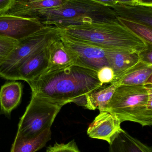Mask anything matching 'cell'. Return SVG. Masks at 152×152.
<instances>
[{
	"mask_svg": "<svg viewBox=\"0 0 152 152\" xmlns=\"http://www.w3.org/2000/svg\"><path fill=\"white\" fill-rule=\"evenodd\" d=\"M27 82L32 93L61 107L75 103L85 107L87 96L102 85L96 71L76 65L44 72Z\"/></svg>",
	"mask_w": 152,
	"mask_h": 152,
	"instance_id": "obj_1",
	"label": "cell"
},
{
	"mask_svg": "<svg viewBox=\"0 0 152 152\" xmlns=\"http://www.w3.org/2000/svg\"><path fill=\"white\" fill-rule=\"evenodd\" d=\"M60 29L65 35L102 49L138 53L147 45L118 21L87 22Z\"/></svg>",
	"mask_w": 152,
	"mask_h": 152,
	"instance_id": "obj_2",
	"label": "cell"
},
{
	"mask_svg": "<svg viewBox=\"0 0 152 152\" xmlns=\"http://www.w3.org/2000/svg\"><path fill=\"white\" fill-rule=\"evenodd\" d=\"M37 18L44 26L59 28L87 22L118 21L110 7L90 0H68L59 7L40 12Z\"/></svg>",
	"mask_w": 152,
	"mask_h": 152,
	"instance_id": "obj_3",
	"label": "cell"
},
{
	"mask_svg": "<svg viewBox=\"0 0 152 152\" xmlns=\"http://www.w3.org/2000/svg\"><path fill=\"white\" fill-rule=\"evenodd\" d=\"M152 85L122 86L116 90L104 111L122 123L130 121L142 126L152 125Z\"/></svg>",
	"mask_w": 152,
	"mask_h": 152,
	"instance_id": "obj_4",
	"label": "cell"
},
{
	"mask_svg": "<svg viewBox=\"0 0 152 152\" xmlns=\"http://www.w3.org/2000/svg\"><path fill=\"white\" fill-rule=\"evenodd\" d=\"M62 107L32 93L30 102L20 120L16 137L33 138L51 129Z\"/></svg>",
	"mask_w": 152,
	"mask_h": 152,
	"instance_id": "obj_5",
	"label": "cell"
},
{
	"mask_svg": "<svg viewBox=\"0 0 152 152\" xmlns=\"http://www.w3.org/2000/svg\"><path fill=\"white\" fill-rule=\"evenodd\" d=\"M60 38L59 28L44 26L37 32L19 41L5 62L0 66V77L5 79L36 51Z\"/></svg>",
	"mask_w": 152,
	"mask_h": 152,
	"instance_id": "obj_6",
	"label": "cell"
},
{
	"mask_svg": "<svg viewBox=\"0 0 152 152\" xmlns=\"http://www.w3.org/2000/svg\"><path fill=\"white\" fill-rule=\"evenodd\" d=\"M60 36L73 65L96 72L103 67L109 66L103 49L65 35L60 33Z\"/></svg>",
	"mask_w": 152,
	"mask_h": 152,
	"instance_id": "obj_7",
	"label": "cell"
},
{
	"mask_svg": "<svg viewBox=\"0 0 152 152\" xmlns=\"http://www.w3.org/2000/svg\"><path fill=\"white\" fill-rule=\"evenodd\" d=\"M43 25L38 18L0 14V37L19 41L40 30Z\"/></svg>",
	"mask_w": 152,
	"mask_h": 152,
	"instance_id": "obj_8",
	"label": "cell"
},
{
	"mask_svg": "<svg viewBox=\"0 0 152 152\" xmlns=\"http://www.w3.org/2000/svg\"><path fill=\"white\" fill-rule=\"evenodd\" d=\"M51 43L43 46L36 51L5 79L12 80H22L28 82L35 79L44 73L48 68L49 48Z\"/></svg>",
	"mask_w": 152,
	"mask_h": 152,
	"instance_id": "obj_9",
	"label": "cell"
},
{
	"mask_svg": "<svg viewBox=\"0 0 152 152\" xmlns=\"http://www.w3.org/2000/svg\"><path fill=\"white\" fill-rule=\"evenodd\" d=\"M121 123L113 114L108 112H100L88 126L87 134L91 138L104 140L110 145L123 130Z\"/></svg>",
	"mask_w": 152,
	"mask_h": 152,
	"instance_id": "obj_10",
	"label": "cell"
},
{
	"mask_svg": "<svg viewBox=\"0 0 152 152\" xmlns=\"http://www.w3.org/2000/svg\"><path fill=\"white\" fill-rule=\"evenodd\" d=\"M152 65L142 61L114 79L111 84L116 88L122 86L152 85Z\"/></svg>",
	"mask_w": 152,
	"mask_h": 152,
	"instance_id": "obj_11",
	"label": "cell"
},
{
	"mask_svg": "<svg viewBox=\"0 0 152 152\" xmlns=\"http://www.w3.org/2000/svg\"><path fill=\"white\" fill-rule=\"evenodd\" d=\"M109 7L117 18H122L152 27V5L139 3H117Z\"/></svg>",
	"mask_w": 152,
	"mask_h": 152,
	"instance_id": "obj_12",
	"label": "cell"
},
{
	"mask_svg": "<svg viewBox=\"0 0 152 152\" xmlns=\"http://www.w3.org/2000/svg\"><path fill=\"white\" fill-rule=\"evenodd\" d=\"M68 0H17L8 13L15 16L37 18L40 12L59 7Z\"/></svg>",
	"mask_w": 152,
	"mask_h": 152,
	"instance_id": "obj_13",
	"label": "cell"
},
{
	"mask_svg": "<svg viewBox=\"0 0 152 152\" xmlns=\"http://www.w3.org/2000/svg\"><path fill=\"white\" fill-rule=\"evenodd\" d=\"M103 50L105 51L108 65L113 70L115 78L141 61L138 53H136L120 50Z\"/></svg>",
	"mask_w": 152,
	"mask_h": 152,
	"instance_id": "obj_14",
	"label": "cell"
},
{
	"mask_svg": "<svg viewBox=\"0 0 152 152\" xmlns=\"http://www.w3.org/2000/svg\"><path fill=\"white\" fill-rule=\"evenodd\" d=\"M22 93L21 83L13 81L2 86L0 90L1 113L10 116L11 113L19 104Z\"/></svg>",
	"mask_w": 152,
	"mask_h": 152,
	"instance_id": "obj_15",
	"label": "cell"
},
{
	"mask_svg": "<svg viewBox=\"0 0 152 152\" xmlns=\"http://www.w3.org/2000/svg\"><path fill=\"white\" fill-rule=\"evenodd\" d=\"M109 152H152V149L123 129L109 145Z\"/></svg>",
	"mask_w": 152,
	"mask_h": 152,
	"instance_id": "obj_16",
	"label": "cell"
},
{
	"mask_svg": "<svg viewBox=\"0 0 152 152\" xmlns=\"http://www.w3.org/2000/svg\"><path fill=\"white\" fill-rule=\"evenodd\" d=\"M71 65H74L72 58L60 38L53 42L49 46L48 66L45 72L61 69Z\"/></svg>",
	"mask_w": 152,
	"mask_h": 152,
	"instance_id": "obj_17",
	"label": "cell"
},
{
	"mask_svg": "<svg viewBox=\"0 0 152 152\" xmlns=\"http://www.w3.org/2000/svg\"><path fill=\"white\" fill-rule=\"evenodd\" d=\"M116 87L111 83L103 84L95 89L87 96L85 108L90 110L98 109L104 111L116 90Z\"/></svg>",
	"mask_w": 152,
	"mask_h": 152,
	"instance_id": "obj_18",
	"label": "cell"
},
{
	"mask_svg": "<svg viewBox=\"0 0 152 152\" xmlns=\"http://www.w3.org/2000/svg\"><path fill=\"white\" fill-rule=\"evenodd\" d=\"M51 129H46L38 135L31 138L15 137L10 152H36L45 146L51 139Z\"/></svg>",
	"mask_w": 152,
	"mask_h": 152,
	"instance_id": "obj_19",
	"label": "cell"
},
{
	"mask_svg": "<svg viewBox=\"0 0 152 152\" xmlns=\"http://www.w3.org/2000/svg\"><path fill=\"white\" fill-rule=\"evenodd\" d=\"M117 20L120 24L142 39L147 44H152V27L121 18H117Z\"/></svg>",
	"mask_w": 152,
	"mask_h": 152,
	"instance_id": "obj_20",
	"label": "cell"
},
{
	"mask_svg": "<svg viewBox=\"0 0 152 152\" xmlns=\"http://www.w3.org/2000/svg\"><path fill=\"white\" fill-rule=\"evenodd\" d=\"M18 42L10 38L0 37V66L5 62Z\"/></svg>",
	"mask_w": 152,
	"mask_h": 152,
	"instance_id": "obj_21",
	"label": "cell"
},
{
	"mask_svg": "<svg viewBox=\"0 0 152 152\" xmlns=\"http://www.w3.org/2000/svg\"><path fill=\"white\" fill-rule=\"evenodd\" d=\"M46 152H81L79 151L75 139L67 144H59L56 142L53 146L47 147Z\"/></svg>",
	"mask_w": 152,
	"mask_h": 152,
	"instance_id": "obj_22",
	"label": "cell"
},
{
	"mask_svg": "<svg viewBox=\"0 0 152 152\" xmlns=\"http://www.w3.org/2000/svg\"><path fill=\"white\" fill-rule=\"evenodd\" d=\"M97 76L102 85L111 83L115 78L113 70L109 66H104L99 69L97 72Z\"/></svg>",
	"mask_w": 152,
	"mask_h": 152,
	"instance_id": "obj_23",
	"label": "cell"
},
{
	"mask_svg": "<svg viewBox=\"0 0 152 152\" xmlns=\"http://www.w3.org/2000/svg\"><path fill=\"white\" fill-rule=\"evenodd\" d=\"M138 56L141 61L152 65V44H147L139 53Z\"/></svg>",
	"mask_w": 152,
	"mask_h": 152,
	"instance_id": "obj_24",
	"label": "cell"
},
{
	"mask_svg": "<svg viewBox=\"0 0 152 152\" xmlns=\"http://www.w3.org/2000/svg\"><path fill=\"white\" fill-rule=\"evenodd\" d=\"M17 0H0V14L7 13L12 8Z\"/></svg>",
	"mask_w": 152,
	"mask_h": 152,
	"instance_id": "obj_25",
	"label": "cell"
},
{
	"mask_svg": "<svg viewBox=\"0 0 152 152\" xmlns=\"http://www.w3.org/2000/svg\"><path fill=\"white\" fill-rule=\"evenodd\" d=\"M90 1L95 2L100 4L109 6V7L113 6L117 3L116 0H90Z\"/></svg>",
	"mask_w": 152,
	"mask_h": 152,
	"instance_id": "obj_26",
	"label": "cell"
},
{
	"mask_svg": "<svg viewBox=\"0 0 152 152\" xmlns=\"http://www.w3.org/2000/svg\"><path fill=\"white\" fill-rule=\"evenodd\" d=\"M117 3L122 4H136L139 3L136 0H116ZM140 4V3H139Z\"/></svg>",
	"mask_w": 152,
	"mask_h": 152,
	"instance_id": "obj_27",
	"label": "cell"
},
{
	"mask_svg": "<svg viewBox=\"0 0 152 152\" xmlns=\"http://www.w3.org/2000/svg\"><path fill=\"white\" fill-rule=\"evenodd\" d=\"M136 1H137L138 2V3H139V1H140V0H136Z\"/></svg>",
	"mask_w": 152,
	"mask_h": 152,
	"instance_id": "obj_28",
	"label": "cell"
}]
</instances>
